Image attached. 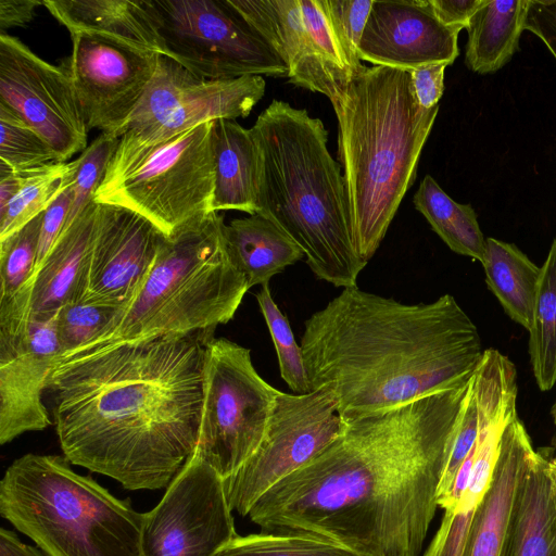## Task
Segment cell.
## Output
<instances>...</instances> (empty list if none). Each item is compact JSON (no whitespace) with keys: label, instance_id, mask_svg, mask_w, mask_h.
<instances>
[{"label":"cell","instance_id":"1","mask_svg":"<svg viewBox=\"0 0 556 556\" xmlns=\"http://www.w3.org/2000/svg\"><path fill=\"white\" fill-rule=\"evenodd\" d=\"M472 376L343 422L318 455L263 494L251 521L363 556H419Z\"/></svg>","mask_w":556,"mask_h":556},{"label":"cell","instance_id":"2","mask_svg":"<svg viewBox=\"0 0 556 556\" xmlns=\"http://www.w3.org/2000/svg\"><path fill=\"white\" fill-rule=\"evenodd\" d=\"M214 331L149 337L58 361L46 391L68 462L127 490L167 488L198 443Z\"/></svg>","mask_w":556,"mask_h":556},{"label":"cell","instance_id":"3","mask_svg":"<svg viewBox=\"0 0 556 556\" xmlns=\"http://www.w3.org/2000/svg\"><path fill=\"white\" fill-rule=\"evenodd\" d=\"M309 391L328 392L343 422L471 378L478 328L454 296L404 304L355 287L304 323Z\"/></svg>","mask_w":556,"mask_h":556},{"label":"cell","instance_id":"4","mask_svg":"<svg viewBox=\"0 0 556 556\" xmlns=\"http://www.w3.org/2000/svg\"><path fill=\"white\" fill-rule=\"evenodd\" d=\"M251 130L260 153L256 214L303 250L319 279L355 287L366 264L355 249L341 165L328 150L323 122L273 100Z\"/></svg>","mask_w":556,"mask_h":556},{"label":"cell","instance_id":"5","mask_svg":"<svg viewBox=\"0 0 556 556\" xmlns=\"http://www.w3.org/2000/svg\"><path fill=\"white\" fill-rule=\"evenodd\" d=\"M331 104L354 244L367 265L415 181L439 105L418 104L409 72L364 64Z\"/></svg>","mask_w":556,"mask_h":556},{"label":"cell","instance_id":"6","mask_svg":"<svg viewBox=\"0 0 556 556\" xmlns=\"http://www.w3.org/2000/svg\"><path fill=\"white\" fill-rule=\"evenodd\" d=\"M225 226L224 216L213 212L166 238L134 299L94 339L61 359L230 321L250 289L228 249Z\"/></svg>","mask_w":556,"mask_h":556},{"label":"cell","instance_id":"7","mask_svg":"<svg viewBox=\"0 0 556 556\" xmlns=\"http://www.w3.org/2000/svg\"><path fill=\"white\" fill-rule=\"evenodd\" d=\"M65 456L26 454L0 482V514L48 556H143L144 513Z\"/></svg>","mask_w":556,"mask_h":556},{"label":"cell","instance_id":"8","mask_svg":"<svg viewBox=\"0 0 556 556\" xmlns=\"http://www.w3.org/2000/svg\"><path fill=\"white\" fill-rule=\"evenodd\" d=\"M213 123L152 146L119 141L93 201L128 208L167 238L205 219L213 213Z\"/></svg>","mask_w":556,"mask_h":556},{"label":"cell","instance_id":"9","mask_svg":"<svg viewBox=\"0 0 556 556\" xmlns=\"http://www.w3.org/2000/svg\"><path fill=\"white\" fill-rule=\"evenodd\" d=\"M277 392L254 368L249 349L214 337L205 349L203 407L193 453L224 480L232 476L263 441Z\"/></svg>","mask_w":556,"mask_h":556},{"label":"cell","instance_id":"10","mask_svg":"<svg viewBox=\"0 0 556 556\" xmlns=\"http://www.w3.org/2000/svg\"><path fill=\"white\" fill-rule=\"evenodd\" d=\"M164 55L206 79L288 77V68L229 0H151Z\"/></svg>","mask_w":556,"mask_h":556},{"label":"cell","instance_id":"11","mask_svg":"<svg viewBox=\"0 0 556 556\" xmlns=\"http://www.w3.org/2000/svg\"><path fill=\"white\" fill-rule=\"evenodd\" d=\"M265 89L263 76L206 79L159 55L155 73L119 141L152 146L206 122L247 117Z\"/></svg>","mask_w":556,"mask_h":556},{"label":"cell","instance_id":"12","mask_svg":"<svg viewBox=\"0 0 556 556\" xmlns=\"http://www.w3.org/2000/svg\"><path fill=\"white\" fill-rule=\"evenodd\" d=\"M33 280L0 299V443L52 424L43 393L60 350L56 315L30 312Z\"/></svg>","mask_w":556,"mask_h":556},{"label":"cell","instance_id":"13","mask_svg":"<svg viewBox=\"0 0 556 556\" xmlns=\"http://www.w3.org/2000/svg\"><path fill=\"white\" fill-rule=\"evenodd\" d=\"M343 421L328 392L290 394L278 390L266 434L253 455L225 480L231 510L248 516L270 488L329 445Z\"/></svg>","mask_w":556,"mask_h":556},{"label":"cell","instance_id":"14","mask_svg":"<svg viewBox=\"0 0 556 556\" xmlns=\"http://www.w3.org/2000/svg\"><path fill=\"white\" fill-rule=\"evenodd\" d=\"M231 511L225 480L192 453L144 513L143 556H214L238 535Z\"/></svg>","mask_w":556,"mask_h":556},{"label":"cell","instance_id":"15","mask_svg":"<svg viewBox=\"0 0 556 556\" xmlns=\"http://www.w3.org/2000/svg\"><path fill=\"white\" fill-rule=\"evenodd\" d=\"M0 103L14 111L65 162L85 151L88 128L72 78L18 38L0 34Z\"/></svg>","mask_w":556,"mask_h":556},{"label":"cell","instance_id":"16","mask_svg":"<svg viewBox=\"0 0 556 556\" xmlns=\"http://www.w3.org/2000/svg\"><path fill=\"white\" fill-rule=\"evenodd\" d=\"M67 70L88 130L121 138L157 65V53L84 33L71 35Z\"/></svg>","mask_w":556,"mask_h":556},{"label":"cell","instance_id":"17","mask_svg":"<svg viewBox=\"0 0 556 556\" xmlns=\"http://www.w3.org/2000/svg\"><path fill=\"white\" fill-rule=\"evenodd\" d=\"M166 238L141 215L122 206L98 203L81 300L125 307L150 274Z\"/></svg>","mask_w":556,"mask_h":556},{"label":"cell","instance_id":"18","mask_svg":"<svg viewBox=\"0 0 556 556\" xmlns=\"http://www.w3.org/2000/svg\"><path fill=\"white\" fill-rule=\"evenodd\" d=\"M459 31L444 25L429 0H374L359 45L361 61L410 72L451 65L458 56Z\"/></svg>","mask_w":556,"mask_h":556},{"label":"cell","instance_id":"19","mask_svg":"<svg viewBox=\"0 0 556 556\" xmlns=\"http://www.w3.org/2000/svg\"><path fill=\"white\" fill-rule=\"evenodd\" d=\"M288 68V81L330 102L349 80L320 56L302 16L300 0H229Z\"/></svg>","mask_w":556,"mask_h":556},{"label":"cell","instance_id":"20","mask_svg":"<svg viewBox=\"0 0 556 556\" xmlns=\"http://www.w3.org/2000/svg\"><path fill=\"white\" fill-rule=\"evenodd\" d=\"M476 400L479 434L471 478L456 506L444 510L440 528L424 556H465L477 508L491 482L502 433L517 416V397L511 393L481 390Z\"/></svg>","mask_w":556,"mask_h":556},{"label":"cell","instance_id":"21","mask_svg":"<svg viewBox=\"0 0 556 556\" xmlns=\"http://www.w3.org/2000/svg\"><path fill=\"white\" fill-rule=\"evenodd\" d=\"M500 556H556V467L542 452L520 475Z\"/></svg>","mask_w":556,"mask_h":556},{"label":"cell","instance_id":"22","mask_svg":"<svg viewBox=\"0 0 556 556\" xmlns=\"http://www.w3.org/2000/svg\"><path fill=\"white\" fill-rule=\"evenodd\" d=\"M533 452L525 425L515 416L502 433L491 482L477 508L465 556H500L516 486Z\"/></svg>","mask_w":556,"mask_h":556},{"label":"cell","instance_id":"23","mask_svg":"<svg viewBox=\"0 0 556 556\" xmlns=\"http://www.w3.org/2000/svg\"><path fill=\"white\" fill-rule=\"evenodd\" d=\"M70 34L84 33L164 55L151 0H43Z\"/></svg>","mask_w":556,"mask_h":556},{"label":"cell","instance_id":"24","mask_svg":"<svg viewBox=\"0 0 556 556\" xmlns=\"http://www.w3.org/2000/svg\"><path fill=\"white\" fill-rule=\"evenodd\" d=\"M97 214L93 201L61 232L33 277L31 314L52 315L84 298Z\"/></svg>","mask_w":556,"mask_h":556},{"label":"cell","instance_id":"25","mask_svg":"<svg viewBox=\"0 0 556 556\" xmlns=\"http://www.w3.org/2000/svg\"><path fill=\"white\" fill-rule=\"evenodd\" d=\"M214 165L213 212L257 213L260 153L254 135L232 119H216L212 128Z\"/></svg>","mask_w":556,"mask_h":556},{"label":"cell","instance_id":"26","mask_svg":"<svg viewBox=\"0 0 556 556\" xmlns=\"http://www.w3.org/2000/svg\"><path fill=\"white\" fill-rule=\"evenodd\" d=\"M225 238L249 289L268 285L275 275L305 257L286 232L258 214L232 219L225 226Z\"/></svg>","mask_w":556,"mask_h":556},{"label":"cell","instance_id":"27","mask_svg":"<svg viewBox=\"0 0 556 556\" xmlns=\"http://www.w3.org/2000/svg\"><path fill=\"white\" fill-rule=\"evenodd\" d=\"M529 0H484L467 26L465 63L478 74H492L519 50Z\"/></svg>","mask_w":556,"mask_h":556},{"label":"cell","instance_id":"28","mask_svg":"<svg viewBox=\"0 0 556 556\" xmlns=\"http://www.w3.org/2000/svg\"><path fill=\"white\" fill-rule=\"evenodd\" d=\"M482 266L486 285L505 312L529 330L541 267L515 244L495 238H486Z\"/></svg>","mask_w":556,"mask_h":556},{"label":"cell","instance_id":"29","mask_svg":"<svg viewBox=\"0 0 556 556\" xmlns=\"http://www.w3.org/2000/svg\"><path fill=\"white\" fill-rule=\"evenodd\" d=\"M413 203L453 252L483 263L486 239L470 204L454 201L430 175L419 185Z\"/></svg>","mask_w":556,"mask_h":556},{"label":"cell","instance_id":"30","mask_svg":"<svg viewBox=\"0 0 556 556\" xmlns=\"http://www.w3.org/2000/svg\"><path fill=\"white\" fill-rule=\"evenodd\" d=\"M529 337L532 371L540 390L556 382V238L541 266Z\"/></svg>","mask_w":556,"mask_h":556},{"label":"cell","instance_id":"31","mask_svg":"<svg viewBox=\"0 0 556 556\" xmlns=\"http://www.w3.org/2000/svg\"><path fill=\"white\" fill-rule=\"evenodd\" d=\"M77 160L50 163L18 172L22 185L8 206L0 212V240L23 228L42 214L76 177Z\"/></svg>","mask_w":556,"mask_h":556},{"label":"cell","instance_id":"32","mask_svg":"<svg viewBox=\"0 0 556 556\" xmlns=\"http://www.w3.org/2000/svg\"><path fill=\"white\" fill-rule=\"evenodd\" d=\"M214 556H363L339 543L303 533L237 535Z\"/></svg>","mask_w":556,"mask_h":556},{"label":"cell","instance_id":"33","mask_svg":"<svg viewBox=\"0 0 556 556\" xmlns=\"http://www.w3.org/2000/svg\"><path fill=\"white\" fill-rule=\"evenodd\" d=\"M0 162L13 172L60 163L56 152L14 111L0 103Z\"/></svg>","mask_w":556,"mask_h":556},{"label":"cell","instance_id":"34","mask_svg":"<svg viewBox=\"0 0 556 556\" xmlns=\"http://www.w3.org/2000/svg\"><path fill=\"white\" fill-rule=\"evenodd\" d=\"M274 342L280 376L294 394L309 392L301 345L295 341L287 317L273 300L269 286L263 285L255 294Z\"/></svg>","mask_w":556,"mask_h":556},{"label":"cell","instance_id":"35","mask_svg":"<svg viewBox=\"0 0 556 556\" xmlns=\"http://www.w3.org/2000/svg\"><path fill=\"white\" fill-rule=\"evenodd\" d=\"M42 214L0 240V299L25 288L36 273Z\"/></svg>","mask_w":556,"mask_h":556},{"label":"cell","instance_id":"36","mask_svg":"<svg viewBox=\"0 0 556 556\" xmlns=\"http://www.w3.org/2000/svg\"><path fill=\"white\" fill-rule=\"evenodd\" d=\"M121 308L84 300L62 306L58 311L55 327L60 350L58 361L94 339Z\"/></svg>","mask_w":556,"mask_h":556},{"label":"cell","instance_id":"37","mask_svg":"<svg viewBox=\"0 0 556 556\" xmlns=\"http://www.w3.org/2000/svg\"><path fill=\"white\" fill-rule=\"evenodd\" d=\"M118 143L119 138L101 132L76 159L78 167L73 185V200L64 229L93 202Z\"/></svg>","mask_w":556,"mask_h":556},{"label":"cell","instance_id":"38","mask_svg":"<svg viewBox=\"0 0 556 556\" xmlns=\"http://www.w3.org/2000/svg\"><path fill=\"white\" fill-rule=\"evenodd\" d=\"M342 58L353 73L363 64L358 45L374 0H318Z\"/></svg>","mask_w":556,"mask_h":556},{"label":"cell","instance_id":"39","mask_svg":"<svg viewBox=\"0 0 556 556\" xmlns=\"http://www.w3.org/2000/svg\"><path fill=\"white\" fill-rule=\"evenodd\" d=\"M478 434L479 417L472 376L469 394L465 403L451 454L439 485L438 502L447 495L456 473L473 450L477 443Z\"/></svg>","mask_w":556,"mask_h":556},{"label":"cell","instance_id":"40","mask_svg":"<svg viewBox=\"0 0 556 556\" xmlns=\"http://www.w3.org/2000/svg\"><path fill=\"white\" fill-rule=\"evenodd\" d=\"M75 181V180H74ZM68 185L42 213L36 271L63 231L73 200V185Z\"/></svg>","mask_w":556,"mask_h":556},{"label":"cell","instance_id":"41","mask_svg":"<svg viewBox=\"0 0 556 556\" xmlns=\"http://www.w3.org/2000/svg\"><path fill=\"white\" fill-rule=\"evenodd\" d=\"M525 29L539 37L556 60V0H529Z\"/></svg>","mask_w":556,"mask_h":556},{"label":"cell","instance_id":"42","mask_svg":"<svg viewBox=\"0 0 556 556\" xmlns=\"http://www.w3.org/2000/svg\"><path fill=\"white\" fill-rule=\"evenodd\" d=\"M445 64H430L410 71L416 100L422 109L439 105L444 91Z\"/></svg>","mask_w":556,"mask_h":556},{"label":"cell","instance_id":"43","mask_svg":"<svg viewBox=\"0 0 556 556\" xmlns=\"http://www.w3.org/2000/svg\"><path fill=\"white\" fill-rule=\"evenodd\" d=\"M438 18L446 26L460 31L484 0H429Z\"/></svg>","mask_w":556,"mask_h":556},{"label":"cell","instance_id":"44","mask_svg":"<svg viewBox=\"0 0 556 556\" xmlns=\"http://www.w3.org/2000/svg\"><path fill=\"white\" fill-rule=\"evenodd\" d=\"M43 5L39 0H0L1 31L12 27H24L35 17L36 8Z\"/></svg>","mask_w":556,"mask_h":556},{"label":"cell","instance_id":"45","mask_svg":"<svg viewBox=\"0 0 556 556\" xmlns=\"http://www.w3.org/2000/svg\"><path fill=\"white\" fill-rule=\"evenodd\" d=\"M0 556H48L39 547L23 543L15 532L1 528Z\"/></svg>","mask_w":556,"mask_h":556},{"label":"cell","instance_id":"46","mask_svg":"<svg viewBox=\"0 0 556 556\" xmlns=\"http://www.w3.org/2000/svg\"><path fill=\"white\" fill-rule=\"evenodd\" d=\"M551 415L553 417L554 422L556 424V401L552 407Z\"/></svg>","mask_w":556,"mask_h":556},{"label":"cell","instance_id":"47","mask_svg":"<svg viewBox=\"0 0 556 556\" xmlns=\"http://www.w3.org/2000/svg\"><path fill=\"white\" fill-rule=\"evenodd\" d=\"M552 460L556 465V452H555V456L552 458Z\"/></svg>","mask_w":556,"mask_h":556}]
</instances>
